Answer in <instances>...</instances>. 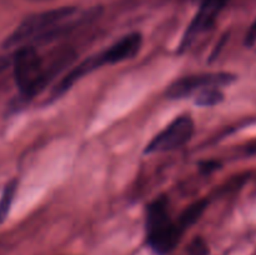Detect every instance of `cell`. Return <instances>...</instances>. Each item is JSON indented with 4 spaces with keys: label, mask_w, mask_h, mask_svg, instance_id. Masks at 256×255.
<instances>
[{
    "label": "cell",
    "mask_w": 256,
    "mask_h": 255,
    "mask_svg": "<svg viewBox=\"0 0 256 255\" xmlns=\"http://www.w3.org/2000/svg\"><path fill=\"white\" fill-rule=\"evenodd\" d=\"M16 189L18 182L15 179L8 182L6 186L4 188V192H2V198H0V224L6 219L8 214H9Z\"/></svg>",
    "instance_id": "cell-11"
},
{
    "label": "cell",
    "mask_w": 256,
    "mask_h": 255,
    "mask_svg": "<svg viewBox=\"0 0 256 255\" xmlns=\"http://www.w3.org/2000/svg\"><path fill=\"white\" fill-rule=\"evenodd\" d=\"M182 230L170 219L168 198L159 196L146 206V240L159 255L172 252L182 239Z\"/></svg>",
    "instance_id": "cell-2"
},
{
    "label": "cell",
    "mask_w": 256,
    "mask_h": 255,
    "mask_svg": "<svg viewBox=\"0 0 256 255\" xmlns=\"http://www.w3.org/2000/svg\"><path fill=\"white\" fill-rule=\"evenodd\" d=\"M142 45V36L140 32H129L120 38L118 42L100 52L104 65H112L126 62L139 54Z\"/></svg>",
    "instance_id": "cell-7"
},
{
    "label": "cell",
    "mask_w": 256,
    "mask_h": 255,
    "mask_svg": "<svg viewBox=\"0 0 256 255\" xmlns=\"http://www.w3.org/2000/svg\"><path fill=\"white\" fill-rule=\"evenodd\" d=\"M236 76L234 74L225 72L188 75V76L175 80L168 86L166 96L169 99H182V98H188L209 88L222 89L234 82Z\"/></svg>",
    "instance_id": "cell-4"
},
{
    "label": "cell",
    "mask_w": 256,
    "mask_h": 255,
    "mask_svg": "<svg viewBox=\"0 0 256 255\" xmlns=\"http://www.w3.org/2000/svg\"><path fill=\"white\" fill-rule=\"evenodd\" d=\"M194 120L190 115H182L155 135L145 148V154L172 152L190 142L194 134Z\"/></svg>",
    "instance_id": "cell-5"
},
{
    "label": "cell",
    "mask_w": 256,
    "mask_h": 255,
    "mask_svg": "<svg viewBox=\"0 0 256 255\" xmlns=\"http://www.w3.org/2000/svg\"><path fill=\"white\" fill-rule=\"evenodd\" d=\"M206 208H208L206 199H200L198 200V202H192V205H189V206L182 212V215H180L176 224L179 225L180 229H182V232H185V230L189 229L192 225H194L195 222L202 218V215L204 214Z\"/></svg>",
    "instance_id": "cell-9"
},
{
    "label": "cell",
    "mask_w": 256,
    "mask_h": 255,
    "mask_svg": "<svg viewBox=\"0 0 256 255\" xmlns=\"http://www.w3.org/2000/svg\"><path fill=\"white\" fill-rule=\"evenodd\" d=\"M188 255H209V246L202 238L196 236L190 242L188 246Z\"/></svg>",
    "instance_id": "cell-12"
},
{
    "label": "cell",
    "mask_w": 256,
    "mask_h": 255,
    "mask_svg": "<svg viewBox=\"0 0 256 255\" xmlns=\"http://www.w3.org/2000/svg\"><path fill=\"white\" fill-rule=\"evenodd\" d=\"M76 12L75 6H62L28 15L5 39L4 48H19L30 42H35L55 26L72 19Z\"/></svg>",
    "instance_id": "cell-3"
},
{
    "label": "cell",
    "mask_w": 256,
    "mask_h": 255,
    "mask_svg": "<svg viewBox=\"0 0 256 255\" xmlns=\"http://www.w3.org/2000/svg\"><path fill=\"white\" fill-rule=\"evenodd\" d=\"M222 100H224V94H222V89H218V88H209V89L202 90V92H198L196 99H195V104L199 105V106L210 108L220 104Z\"/></svg>",
    "instance_id": "cell-10"
},
{
    "label": "cell",
    "mask_w": 256,
    "mask_h": 255,
    "mask_svg": "<svg viewBox=\"0 0 256 255\" xmlns=\"http://www.w3.org/2000/svg\"><path fill=\"white\" fill-rule=\"evenodd\" d=\"M104 66V62H102V58L100 52L92 55V56L86 58L82 62H80L76 66H74L72 69H70L66 75L62 78L59 82L55 84V86L52 88V92H50V100L59 99L62 94L68 92L78 80H80L82 78H84L85 75L90 74L94 70L99 69V68Z\"/></svg>",
    "instance_id": "cell-8"
},
{
    "label": "cell",
    "mask_w": 256,
    "mask_h": 255,
    "mask_svg": "<svg viewBox=\"0 0 256 255\" xmlns=\"http://www.w3.org/2000/svg\"><path fill=\"white\" fill-rule=\"evenodd\" d=\"M255 44H256V19L252 24V26L249 28V30H248L246 32V36H245V45H246L248 48L254 46Z\"/></svg>",
    "instance_id": "cell-13"
},
{
    "label": "cell",
    "mask_w": 256,
    "mask_h": 255,
    "mask_svg": "<svg viewBox=\"0 0 256 255\" xmlns=\"http://www.w3.org/2000/svg\"><path fill=\"white\" fill-rule=\"evenodd\" d=\"M229 0H202L200 2L199 9H198L195 16L192 18L189 26L186 28V32L179 45L180 52L189 49L190 45L196 40L199 35L212 29L219 14L226 6Z\"/></svg>",
    "instance_id": "cell-6"
},
{
    "label": "cell",
    "mask_w": 256,
    "mask_h": 255,
    "mask_svg": "<svg viewBox=\"0 0 256 255\" xmlns=\"http://www.w3.org/2000/svg\"><path fill=\"white\" fill-rule=\"evenodd\" d=\"M12 65L20 98L25 102L40 94L50 80L54 79L49 69L44 66L36 48L32 45L25 44L16 48L12 59Z\"/></svg>",
    "instance_id": "cell-1"
}]
</instances>
